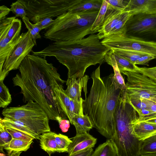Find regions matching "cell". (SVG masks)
<instances>
[{
	"mask_svg": "<svg viewBox=\"0 0 156 156\" xmlns=\"http://www.w3.org/2000/svg\"><path fill=\"white\" fill-rule=\"evenodd\" d=\"M20 73L12 79L14 86L21 89L26 103L30 100L37 103L47 114L49 119L56 120L60 116L67 118L57 100L55 87L63 84L56 68L45 58L33 55H28L18 69Z\"/></svg>",
	"mask_w": 156,
	"mask_h": 156,
	"instance_id": "cell-1",
	"label": "cell"
},
{
	"mask_svg": "<svg viewBox=\"0 0 156 156\" xmlns=\"http://www.w3.org/2000/svg\"><path fill=\"white\" fill-rule=\"evenodd\" d=\"M100 67L91 74L92 84L83 103V112L101 134L112 139L116 132L115 110L122 90L116 86L114 74L101 77Z\"/></svg>",
	"mask_w": 156,
	"mask_h": 156,
	"instance_id": "cell-2",
	"label": "cell"
},
{
	"mask_svg": "<svg viewBox=\"0 0 156 156\" xmlns=\"http://www.w3.org/2000/svg\"><path fill=\"white\" fill-rule=\"evenodd\" d=\"M110 50L101 43L97 34H92L82 39L55 41L42 50L31 51L32 55L46 58L54 56L68 70V79L84 76L87 69L101 64Z\"/></svg>",
	"mask_w": 156,
	"mask_h": 156,
	"instance_id": "cell-3",
	"label": "cell"
},
{
	"mask_svg": "<svg viewBox=\"0 0 156 156\" xmlns=\"http://www.w3.org/2000/svg\"><path fill=\"white\" fill-rule=\"evenodd\" d=\"M99 11L66 12L54 20L53 24L44 34V37L55 41H73L94 34L91 29Z\"/></svg>",
	"mask_w": 156,
	"mask_h": 156,
	"instance_id": "cell-4",
	"label": "cell"
},
{
	"mask_svg": "<svg viewBox=\"0 0 156 156\" xmlns=\"http://www.w3.org/2000/svg\"><path fill=\"white\" fill-rule=\"evenodd\" d=\"M139 115L125 95L119 98L115 113L116 132L112 140L117 149V156H140L142 141L133 133V121Z\"/></svg>",
	"mask_w": 156,
	"mask_h": 156,
	"instance_id": "cell-5",
	"label": "cell"
},
{
	"mask_svg": "<svg viewBox=\"0 0 156 156\" xmlns=\"http://www.w3.org/2000/svg\"><path fill=\"white\" fill-rule=\"evenodd\" d=\"M2 114L4 117L21 122L38 135L51 131L47 114L39 104L31 100L20 106L4 108Z\"/></svg>",
	"mask_w": 156,
	"mask_h": 156,
	"instance_id": "cell-6",
	"label": "cell"
},
{
	"mask_svg": "<svg viewBox=\"0 0 156 156\" xmlns=\"http://www.w3.org/2000/svg\"><path fill=\"white\" fill-rule=\"evenodd\" d=\"M80 0H20L27 16L34 23L41 19L57 17L69 11Z\"/></svg>",
	"mask_w": 156,
	"mask_h": 156,
	"instance_id": "cell-7",
	"label": "cell"
},
{
	"mask_svg": "<svg viewBox=\"0 0 156 156\" xmlns=\"http://www.w3.org/2000/svg\"><path fill=\"white\" fill-rule=\"evenodd\" d=\"M120 31L129 37L156 44V14L132 15Z\"/></svg>",
	"mask_w": 156,
	"mask_h": 156,
	"instance_id": "cell-8",
	"label": "cell"
},
{
	"mask_svg": "<svg viewBox=\"0 0 156 156\" xmlns=\"http://www.w3.org/2000/svg\"><path fill=\"white\" fill-rule=\"evenodd\" d=\"M120 72L127 77L126 84L129 97L156 101V82L138 72L124 70Z\"/></svg>",
	"mask_w": 156,
	"mask_h": 156,
	"instance_id": "cell-9",
	"label": "cell"
},
{
	"mask_svg": "<svg viewBox=\"0 0 156 156\" xmlns=\"http://www.w3.org/2000/svg\"><path fill=\"white\" fill-rule=\"evenodd\" d=\"M101 42L109 50L133 51L151 55L156 59V44L129 37L120 31L105 37Z\"/></svg>",
	"mask_w": 156,
	"mask_h": 156,
	"instance_id": "cell-10",
	"label": "cell"
},
{
	"mask_svg": "<svg viewBox=\"0 0 156 156\" xmlns=\"http://www.w3.org/2000/svg\"><path fill=\"white\" fill-rule=\"evenodd\" d=\"M35 45L29 31L24 33L22 40L8 59L5 61L2 69L9 72L18 69L25 58L32 51Z\"/></svg>",
	"mask_w": 156,
	"mask_h": 156,
	"instance_id": "cell-11",
	"label": "cell"
},
{
	"mask_svg": "<svg viewBox=\"0 0 156 156\" xmlns=\"http://www.w3.org/2000/svg\"><path fill=\"white\" fill-rule=\"evenodd\" d=\"M11 24L0 30V71L2 70L5 61L9 58L24 34L23 33L16 40L10 41L7 35Z\"/></svg>",
	"mask_w": 156,
	"mask_h": 156,
	"instance_id": "cell-12",
	"label": "cell"
},
{
	"mask_svg": "<svg viewBox=\"0 0 156 156\" xmlns=\"http://www.w3.org/2000/svg\"><path fill=\"white\" fill-rule=\"evenodd\" d=\"M88 79L89 76L87 75L77 79H68L66 81L67 88L65 90L71 99L76 101H80L82 98L81 94L83 89L85 97H87Z\"/></svg>",
	"mask_w": 156,
	"mask_h": 156,
	"instance_id": "cell-13",
	"label": "cell"
},
{
	"mask_svg": "<svg viewBox=\"0 0 156 156\" xmlns=\"http://www.w3.org/2000/svg\"><path fill=\"white\" fill-rule=\"evenodd\" d=\"M68 151L69 155L94 147L97 139L88 133L76 136L72 140Z\"/></svg>",
	"mask_w": 156,
	"mask_h": 156,
	"instance_id": "cell-14",
	"label": "cell"
},
{
	"mask_svg": "<svg viewBox=\"0 0 156 156\" xmlns=\"http://www.w3.org/2000/svg\"><path fill=\"white\" fill-rule=\"evenodd\" d=\"M132 15L138 14H156V0H130L123 10Z\"/></svg>",
	"mask_w": 156,
	"mask_h": 156,
	"instance_id": "cell-15",
	"label": "cell"
},
{
	"mask_svg": "<svg viewBox=\"0 0 156 156\" xmlns=\"http://www.w3.org/2000/svg\"><path fill=\"white\" fill-rule=\"evenodd\" d=\"M137 119L133 120L132 124L133 134L138 140L142 141L156 134V124L138 121Z\"/></svg>",
	"mask_w": 156,
	"mask_h": 156,
	"instance_id": "cell-16",
	"label": "cell"
},
{
	"mask_svg": "<svg viewBox=\"0 0 156 156\" xmlns=\"http://www.w3.org/2000/svg\"><path fill=\"white\" fill-rule=\"evenodd\" d=\"M117 10H119L114 8L106 0H103L98 16L92 26V31L95 33L98 32L108 18Z\"/></svg>",
	"mask_w": 156,
	"mask_h": 156,
	"instance_id": "cell-17",
	"label": "cell"
},
{
	"mask_svg": "<svg viewBox=\"0 0 156 156\" xmlns=\"http://www.w3.org/2000/svg\"><path fill=\"white\" fill-rule=\"evenodd\" d=\"M104 61L111 66L113 69V80L117 87L122 90H127L124 78L118 67L112 50H110L106 54L104 58Z\"/></svg>",
	"mask_w": 156,
	"mask_h": 156,
	"instance_id": "cell-18",
	"label": "cell"
},
{
	"mask_svg": "<svg viewBox=\"0 0 156 156\" xmlns=\"http://www.w3.org/2000/svg\"><path fill=\"white\" fill-rule=\"evenodd\" d=\"M55 133L51 131L44 133L40 135V145L43 150L50 156L53 153L58 152L55 141Z\"/></svg>",
	"mask_w": 156,
	"mask_h": 156,
	"instance_id": "cell-19",
	"label": "cell"
},
{
	"mask_svg": "<svg viewBox=\"0 0 156 156\" xmlns=\"http://www.w3.org/2000/svg\"><path fill=\"white\" fill-rule=\"evenodd\" d=\"M0 122L6 127L12 128L22 132L33 137L35 139L39 140L40 139V135L34 133L20 121L13 120L4 117L3 119L0 118Z\"/></svg>",
	"mask_w": 156,
	"mask_h": 156,
	"instance_id": "cell-20",
	"label": "cell"
},
{
	"mask_svg": "<svg viewBox=\"0 0 156 156\" xmlns=\"http://www.w3.org/2000/svg\"><path fill=\"white\" fill-rule=\"evenodd\" d=\"M123 12V10H117L108 18L98 32L97 35L100 40L109 34L117 24Z\"/></svg>",
	"mask_w": 156,
	"mask_h": 156,
	"instance_id": "cell-21",
	"label": "cell"
},
{
	"mask_svg": "<svg viewBox=\"0 0 156 156\" xmlns=\"http://www.w3.org/2000/svg\"><path fill=\"white\" fill-rule=\"evenodd\" d=\"M71 123L75 127L76 135L88 133L93 127L89 117L84 115L76 116Z\"/></svg>",
	"mask_w": 156,
	"mask_h": 156,
	"instance_id": "cell-22",
	"label": "cell"
},
{
	"mask_svg": "<svg viewBox=\"0 0 156 156\" xmlns=\"http://www.w3.org/2000/svg\"><path fill=\"white\" fill-rule=\"evenodd\" d=\"M54 90L58 102L62 111L67 118L71 99L64 89L63 84L56 85Z\"/></svg>",
	"mask_w": 156,
	"mask_h": 156,
	"instance_id": "cell-23",
	"label": "cell"
},
{
	"mask_svg": "<svg viewBox=\"0 0 156 156\" xmlns=\"http://www.w3.org/2000/svg\"><path fill=\"white\" fill-rule=\"evenodd\" d=\"M103 0H80L69 11L77 12L89 10H100Z\"/></svg>",
	"mask_w": 156,
	"mask_h": 156,
	"instance_id": "cell-24",
	"label": "cell"
},
{
	"mask_svg": "<svg viewBox=\"0 0 156 156\" xmlns=\"http://www.w3.org/2000/svg\"><path fill=\"white\" fill-rule=\"evenodd\" d=\"M116 147L112 139H107L99 145L94 151L91 156H117Z\"/></svg>",
	"mask_w": 156,
	"mask_h": 156,
	"instance_id": "cell-25",
	"label": "cell"
},
{
	"mask_svg": "<svg viewBox=\"0 0 156 156\" xmlns=\"http://www.w3.org/2000/svg\"><path fill=\"white\" fill-rule=\"evenodd\" d=\"M33 140L26 141L17 139H12L3 148L9 155L16 152L26 151L30 147Z\"/></svg>",
	"mask_w": 156,
	"mask_h": 156,
	"instance_id": "cell-26",
	"label": "cell"
},
{
	"mask_svg": "<svg viewBox=\"0 0 156 156\" xmlns=\"http://www.w3.org/2000/svg\"><path fill=\"white\" fill-rule=\"evenodd\" d=\"M84 100L82 98L80 101L71 99L67 118L71 123L73 119L76 116L83 115V103Z\"/></svg>",
	"mask_w": 156,
	"mask_h": 156,
	"instance_id": "cell-27",
	"label": "cell"
},
{
	"mask_svg": "<svg viewBox=\"0 0 156 156\" xmlns=\"http://www.w3.org/2000/svg\"><path fill=\"white\" fill-rule=\"evenodd\" d=\"M113 51L135 65L136 62L143 56L148 54L133 51L113 49Z\"/></svg>",
	"mask_w": 156,
	"mask_h": 156,
	"instance_id": "cell-28",
	"label": "cell"
},
{
	"mask_svg": "<svg viewBox=\"0 0 156 156\" xmlns=\"http://www.w3.org/2000/svg\"><path fill=\"white\" fill-rule=\"evenodd\" d=\"M155 153H156V134L142 140L140 149L141 155Z\"/></svg>",
	"mask_w": 156,
	"mask_h": 156,
	"instance_id": "cell-29",
	"label": "cell"
},
{
	"mask_svg": "<svg viewBox=\"0 0 156 156\" xmlns=\"http://www.w3.org/2000/svg\"><path fill=\"white\" fill-rule=\"evenodd\" d=\"M11 95L8 88L3 83V80H0V107L4 108L11 103Z\"/></svg>",
	"mask_w": 156,
	"mask_h": 156,
	"instance_id": "cell-30",
	"label": "cell"
},
{
	"mask_svg": "<svg viewBox=\"0 0 156 156\" xmlns=\"http://www.w3.org/2000/svg\"><path fill=\"white\" fill-rule=\"evenodd\" d=\"M55 141L58 153L68 152L69 147L72 142L68 137L61 133H55Z\"/></svg>",
	"mask_w": 156,
	"mask_h": 156,
	"instance_id": "cell-31",
	"label": "cell"
},
{
	"mask_svg": "<svg viewBox=\"0 0 156 156\" xmlns=\"http://www.w3.org/2000/svg\"><path fill=\"white\" fill-rule=\"evenodd\" d=\"M113 52L120 72L122 70H128L137 72V66L116 53Z\"/></svg>",
	"mask_w": 156,
	"mask_h": 156,
	"instance_id": "cell-32",
	"label": "cell"
},
{
	"mask_svg": "<svg viewBox=\"0 0 156 156\" xmlns=\"http://www.w3.org/2000/svg\"><path fill=\"white\" fill-rule=\"evenodd\" d=\"M21 26L22 22L20 20L17 18L12 21L7 35L10 41L16 40L20 36Z\"/></svg>",
	"mask_w": 156,
	"mask_h": 156,
	"instance_id": "cell-33",
	"label": "cell"
},
{
	"mask_svg": "<svg viewBox=\"0 0 156 156\" xmlns=\"http://www.w3.org/2000/svg\"><path fill=\"white\" fill-rule=\"evenodd\" d=\"M22 20L30 32L35 45H36V39L41 37L40 34L41 29L36 23H31L27 16L23 17Z\"/></svg>",
	"mask_w": 156,
	"mask_h": 156,
	"instance_id": "cell-34",
	"label": "cell"
},
{
	"mask_svg": "<svg viewBox=\"0 0 156 156\" xmlns=\"http://www.w3.org/2000/svg\"><path fill=\"white\" fill-rule=\"evenodd\" d=\"M128 97L129 102L136 111L138 110L148 109L152 102L148 100L130 97L128 95Z\"/></svg>",
	"mask_w": 156,
	"mask_h": 156,
	"instance_id": "cell-35",
	"label": "cell"
},
{
	"mask_svg": "<svg viewBox=\"0 0 156 156\" xmlns=\"http://www.w3.org/2000/svg\"><path fill=\"white\" fill-rule=\"evenodd\" d=\"M10 11L15 15L16 17H19L23 18L27 16V12L23 5L20 0L13 2L10 5Z\"/></svg>",
	"mask_w": 156,
	"mask_h": 156,
	"instance_id": "cell-36",
	"label": "cell"
},
{
	"mask_svg": "<svg viewBox=\"0 0 156 156\" xmlns=\"http://www.w3.org/2000/svg\"><path fill=\"white\" fill-rule=\"evenodd\" d=\"M131 16L132 15L129 11H123L117 24L108 35L115 34L120 31Z\"/></svg>",
	"mask_w": 156,
	"mask_h": 156,
	"instance_id": "cell-37",
	"label": "cell"
},
{
	"mask_svg": "<svg viewBox=\"0 0 156 156\" xmlns=\"http://www.w3.org/2000/svg\"><path fill=\"white\" fill-rule=\"evenodd\" d=\"M12 139L11 135L8 131L6 127L0 122V146L3 149Z\"/></svg>",
	"mask_w": 156,
	"mask_h": 156,
	"instance_id": "cell-38",
	"label": "cell"
},
{
	"mask_svg": "<svg viewBox=\"0 0 156 156\" xmlns=\"http://www.w3.org/2000/svg\"><path fill=\"white\" fill-rule=\"evenodd\" d=\"M6 128L8 131L12 136V139L26 141H30L35 139L33 137L22 132L12 128Z\"/></svg>",
	"mask_w": 156,
	"mask_h": 156,
	"instance_id": "cell-39",
	"label": "cell"
},
{
	"mask_svg": "<svg viewBox=\"0 0 156 156\" xmlns=\"http://www.w3.org/2000/svg\"><path fill=\"white\" fill-rule=\"evenodd\" d=\"M137 72L145 75L156 82V66L151 68L137 66Z\"/></svg>",
	"mask_w": 156,
	"mask_h": 156,
	"instance_id": "cell-40",
	"label": "cell"
},
{
	"mask_svg": "<svg viewBox=\"0 0 156 156\" xmlns=\"http://www.w3.org/2000/svg\"><path fill=\"white\" fill-rule=\"evenodd\" d=\"M106 1L111 6L118 10H124L128 5L130 0H108Z\"/></svg>",
	"mask_w": 156,
	"mask_h": 156,
	"instance_id": "cell-41",
	"label": "cell"
},
{
	"mask_svg": "<svg viewBox=\"0 0 156 156\" xmlns=\"http://www.w3.org/2000/svg\"><path fill=\"white\" fill-rule=\"evenodd\" d=\"M55 20L51 17H47L42 19L36 23L41 30L48 29L54 23Z\"/></svg>",
	"mask_w": 156,
	"mask_h": 156,
	"instance_id": "cell-42",
	"label": "cell"
},
{
	"mask_svg": "<svg viewBox=\"0 0 156 156\" xmlns=\"http://www.w3.org/2000/svg\"><path fill=\"white\" fill-rule=\"evenodd\" d=\"M56 121L58 123L59 127L62 132L66 133L68 131L70 127V122L69 120L58 116L57 118Z\"/></svg>",
	"mask_w": 156,
	"mask_h": 156,
	"instance_id": "cell-43",
	"label": "cell"
},
{
	"mask_svg": "<svg viewBox=\"0 0 156 156\" xmlns=\"http://www.w3.org/2000/svg\"><path fill=\"white\" fill-rule=\"evenodd\" d=\"M155 59L152 55L147 54L142 56L136 62L135 65H145L148 66V63L151 60Z\"/></svg>",
	"mask_w": 156,
	"mask_h": 156,
	"instance_id": "cell-44",
	"label": "cell"
},
{
	"mask_svg": "<svg viewBox=\"0 0 156 156\" xmlns=\"http://www.w3.org/2000/svg\"><path fill=\"white\" fill-rule=\"evenodd\" d=\"M16 16H12L9 17H6L5 18L0 20V30L10 24L12 21L15 19Z\"/></svg>",
	"mask_w": 156,
	"mask_h": 156,
	"instance_id": "cell-45",
	"label": "cell"
},
{
	"mask_svg": "<svg viewBox=\"0 0 156 156\" xmlns=\"http://www.w3.org/2000/svg\"><path fill=\"white\" fill-rule=\"evenodd\" d=\"M11 11L10 9L5 5L0 6V20L6 18V16L8 15Z\"/></svg>",
	"mask_w": 156,
	"mask_h": 156,
	"instance_id": "cell-46",
	"label": "cell"
},
{
	"mask_svg": "<svg viewBox=\"0 0 156 156\" xmlns=\"http://www.w3.org/2000/svg\"><path fill=\"white\" fill-rule=\"evenodd\" d=\"M93 152V149L91 148L68 156H91Z\"/></svg>",
	"mask_w": 156,
	"mask_h": 156,
	"instance_id": "cell-47",
	"label": "cell"
},
{
	"mask_svg": "<svg viewBox=\"0 0 156 156\" xmlns=\"http://www.w3.org/2000/svg\"><path fill=\"white\" fill-rule=\"evenodd\" d=\"M148 109L152 112H156V101L154 102L152 101Z\"/></svg>",
	"mask_w": 156,
	"mask_h": 156,
	"instance_id": "cell-48",
	"label": "cell"
},
{
	"mask_svg": "<svg viewBox=\"0 0 156 156\" xmlns=\"http://www.w3.org/2000/svg\"><path fill=\"white\" fill-rule=\"evenodd\" d=\"M22 152H14L9 155V156H20Z\"/></svg>",
	"mask_w": 156,
	"mask_h": 156,
	"instance_id": "cell-49",
	"label": "cell"
},
{
	"mask_svg": "<svg viewBox=\"0 0 156 156\" xmlns=\"http://www.w3.org/2000/svg\"><path fill=\"white\" fill-rule=\"evenodd\" d=\"M140 156H156V153L142 154Z\"/></svg>",
	"mask_w": 156,
	"mask_h": 156,
	"instance_id": "cell-50",
	"label": "cell"
}]
</instances>
